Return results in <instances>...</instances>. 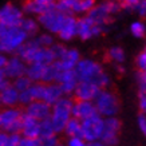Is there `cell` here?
Segmentation results:
<instances>
[{
	"label": "cell",
	"mask_w": 146,
	"mask_h": 146,
	"mask_svg": "<svg viewBox=\"0 0 146 146\" xmlns=\"http://www.w3.org/2000/svg\"><path fill=\"white\" fill-rule=\"evenodd\" d=\"M74 71L76 74L78 82H89V83L98 86L99 89L110 87L111 79L109 74L99 63L93 59H82L80 58V60L76 63Z\"/></svg>",
	"instance_id": "cell-1"
},
{
	"label": "cell",
	"mask_w": 146,
	"mask_h": 146,
	"mask_svg": "<svg viewBox=\"0 0 146 146\" xmlns=\"http://www.w3.org/2000/svg\"><path fill=\"white\" fill-rule=\"evenodd\" d=\"M28 36L19 26L0 24V52L13 55L24 44Z\"/></svg>",
	"instance_id": "cell-2"
},
{
	"label": "cell",
	"mask_w": 146,
	"mask_h": 146,
	"mask_svg": "<svg viewBox=\"0 0 146 146\" xmlns=\"http://www.w3.org/2000/svg\"><path fill=\"white\" fill-rule=\"evenodd\" d=\"M94 105L97 113L103 118L107 117H117L121 111V99L119 95L113 89H101L97 97L94 98Z\"/></svg>",
	"instance_id": "cell-3"
},
{
	"label": "cell",
	"mask_w": 146,
	"mask_h": 146,
	"mask_svg": "<svg viewBox=\"0 0 146 146\" xmlns=\"http://www.w3.org/2000/svg\"><path fill=\"white\" fill-rule=\"evenodd\" d=\"M72 105H74V99L71 98V95H63L51 106L50 119L52 122L56 134L63 133L66 123L72 117Z\"/></svg>",
	"instance_id": "cell-4"
},
{
	"label": "cell",
	"mask_w": 146,
	"mask_h": 146,
	"mask_svg": "<svg viewBox=\"0 0 146 146\" xmlns=\"http://www.w3.org/2000/svg\"><path fill=\"white\" fill-rule=\"evenodd\" d=\"M121 11V4L114 0H103L97 3L89 12L86 13L94 23L102 27H107L114 20V16Z\"/></svg>",
	"instance_id": "cell-5"
},
{
	"label": "cell",
	"mask_w": 146,
	"mask_h": 146,
	"mask_svg": "<svg viewBox=\"0 0 146 146\" xmlns=\"http://www.w3.org/2000/svg\"><path fill=\"white\" fill-rule=\"evenodd\" d=\"M30 91L32 94L34 101H44L52 106L54 103L60 99L64 95L62 91V87L56 83V82H51V83H44V82H34L30 87Z\"/></svg>",
	"instance_id": "cell-6"
},
{
	"label": "cell",
	"mask_w": 146,
	"mask_h": 146,
	"mask_svg": "<svg viewBox=\"0 0 146 146\" xmlns=\"http://www.w3.org/2000/svg\"><path fill=\"white\" fill-rule=\"evenodd\" d=\"M23 113V107L20 106L0 107V130H4L9 134L20 133Z\"/></svg>",
	"instance_id": "cell-7"
},
{
	"label": "cell",
	"mask_w": 146,
	"mask_h": 146,
	"mask_svg": "<svg viewBox=\"0 0 146 146\" xmlns=\"http://www.w3.org/2000/svg\"><path fill=\"white\" fill-rule=\"evenodd\" d=\"M68 13H64L54 5L52 8H50L48 11L40 13L39 16H36L38 22H39V26L44 30V31L52 34V35H56L60 27H62L63 22Z\"/></svg>",
	"instance_id": "cell-8"
},
{
	"label": "cell",
	"mask_w": 146,
	"mask_h": 146,
	"mask_svg": "<svg viewBox=\"0 0 146 146\" xmlns=\"http://www.w3.org/2000/svg\"><path fill=\"white\" fill-rule=\"evenodd\" d=\"M122 130V122L118 117L103 118V130L99 141L106 146H117L119 143V135Z\"/></svg>",
	"instance_id": "cell-9"
},
{
	"label": "cell",
	"mask_w": 146,
	"mask_h": 146,
	"mask_svg": "<svg viewBox=\"0 0 146 146\" xmlns=\"http://www.w3.org/2000/svg\"><path fill=\"white\" fill-rule=\"evenodd\" d=\"M106 27H102L94 23L87 15L76 19V36L80 40H90L106 32Z\"/></svg>",
	"instance_id": "cell-10"
},
{
	"label": "cell",
	"mask_w": 146,
	"mask_h": 146,
	"mask_svg": "<svg viewBox=\"0 0 146 146\" xmlns=\"http://www.w3.org/2000/svg\"><path fill=\"white\" fill-rule=\"evenodd\" d=\"M82 123V137L87 142L98 141L102 135L103 130V117L97 114L80 121Z\"/></svg>",
	"instance_id": "cell-11"
},
{
	"label": "cell",
	"mask_w": 146,
	"mask_h": 146,
	"mask_svg": "<svg viewBox=\"0 0 146 146\" xmlns=\"http://www.w3.org/2000/svg\"><path fill=\"white\" fill-rule=\"evenodd\" d=\"M23 18H24V12L18 5L12 4V3H7L3 7H0V24L19 26Z\"/></svg>",
	"instance_id": "cell-12"
},
{
	"label": "cell",
	"mask_w": 146,
	"mask_h": 146,
	"mask_svg": "<svg viewBox=\"0 0 146 146\" xmlns=\"http://www.w3.org/2000/svg\"><path fill=\"white\" fill-rule=\"evenodd\" d=\"M26 70H27V63L24 62L19 55H16V54L8 56L7 63H5L4 68H3L5 76H7L9 80L15 79V78H18V76H20V75H24V74H26Z\"/></svg>",
	"instance_id": "cell-13"
},
{
	"label": "cell",
	"mask_w": 146,
	"mask_h": 146,
	"mask_svg": "<svg viewBox=\"0 0 146 146\" xmlns=\"http://www.w3.org/2000/svg\"><path fill=\"white\" fill-rule=\"evenodd\" d=\"M23 111H24V114L30 115V117H32V118H35L38 121H42L50 117V114H51V105L46 103L44 101L35 99L31 103H28L27 106H24Z\"/></svg>",
	"instance_id": "cell-14"
},
{
	"label": "cell",
	"mask_w": 146,
	"mask_h": 146,
	"mask_svg": "<svg viewBox=\"0 0 146 146\" xmlns=\"http://www.w3.org/2000/svg\"><path fill=\"white\" fill-rule=\"evenodd\" d=\"M55 82L62 87L64 95H72L76 84H78V78H76L74 70H60Z\"/></svg>",
	"instance_id": "cell-15"
},
{
	"label": "cell",
	"mask_w": 146,
	"mask_h": 146,
	"mask_svg": "<svg viewBox=\"0 0 146 146\" xmlns=\"http://www.w3.org/2000/svg\"><path fill=\"white\" fill-rule=\"evenodd\" d=\"M99 87L89 82H78L75 90L72 93V97L75 101H94L99 93Z\"/></svg>",
	"instance_id": "cell-16"
},
{
	"label": "cell",
	"mask_w": 146,
	"mask_h": 146,
	"mask_svg": "<svg viewBox=\"0 0 146 146\" xmlns=\"http://www.w3.org/2000/svg\"><path fill=\"white\" fill-rule=\"evenodd\" d=\"M56 36L62 42H70L74 38H76V18L75 15L72 13H68L63 22L62 27L59 32L56 34Z\"/></svg>",
	"instance_id": "cell-17"
},
{
	"label": "cell",
	"mask_w": 146,
	"mask_h": 146,
	"mask_svg": "<svg viewBox=\"0 0 146 146\" xmlns=\"http://www.w3.org/2000/svg\"><path fill=\"white\" fill-rule=\"evenodd\" d=\"M97 114V109L93 101H75L72 105V117H75L78 119H84L89 118L91 115Z\"/></svg>",
	"instance_id": "cell-18"
},
{
	"label": "cell",
	"mask_w": 146,
	"mask_h": 146,
	"mask_svg": "<svg viewBox=\"0 0 146 146\" xmlns=\"http://www.w3.org/2000/svg\"><path fill=\"white\" fill-rule=\"evenodd\" d=\"M55 4H48L43 0H26L22 5V9L24 15L28 16H39L40 13L48 11L50 8H52Z\"/></svg>",
	"instance_id": "cell-19"
},
{
	"label": "cell",
	"mask_w": 146,
	"mask_h": 146,
	"mask_svg": "<svg viewBox=\"0 0 146 146\" xmlns=\"http://www.w3.org/2000/svg\"><path fill=\"white\" fill-rule=\"evenodd\" d=\"M20 134L27 138H39V121L23 113Z\"/></svg>",
	"instance_id": "cell-20"
},
{
	"label": "cell",
	"mask_w": 146,
	"mask_h": 146,
	"mask_svg": "<svg viewBox=\"0 0 146 146\" xmlns=\"http://www.w3.org/2000/svg\"><path fill=\"white\" fill-rule=\"evenodd\" d=\"M80 60V52L76 48H67L59 60H55L60 70H74L76 63Z\"/></svg>",
	"instance_id": "cell-21"
},
{
	"label": "cell",
	"mask_w": 146,
	"mask_h": 146,
	"mask_svg": "<svg viewBox=\"0 0 146 146\" xmlns=\"http://www.w3.org/2000/svg\"><path fill=\"white\" fill-rule=\"evenodd\" d=\"M39 47H40V46H39V43L36 42L35 38H28V39L24 42V44H23L22 47L18 50L16 55H19V56L22 58L23 60L28 64V63L32 62L34 55H35V52L38 51V48H39Z\"/></svg>",
	"instance_id": "cell-22"
},
{
	"label": "cell",
	"mask_w": 146,
	"mask_h": 146,
	"mask_svg": "<svg viewBox=\"0 0 146 146\" xmlns=\"http://www.w3.org/2000/svg\"><path fill=\"white\" fill-rule=\"evenodd\" d=\"M0 99H1V106L4 107L19 106V91L13 87L12 83H9L0 91Z\"/></svg>",
	"instance_id": "cell-23"
},
{
	"label": "cell",
	"mask_w": 146,
	"mask_h": 146,
	"mask_svg": "<svg viewBox=\"0 0 146 146\" xmlns=\"http://www.w3.org/2000/svg\"><path fill=\"white\" fill-rule=\"evenodd\" d=\"M47 66L48 64H43V63H28L26 70V75L32 82H43Z\"/></svg>",
	"instance_id": "cell-24"
},
{
	"label": "cell",
	"mask_w": 146,
	"mask_h": 146,
	"mask_svg": "<svg viewBox=\"0 0 146 146\" xmlns=\"http://www.w3.org/2000/svg\"><path fill=\"white\" fill-rule=\"evenodd\" d=\"M19 27L26 32L28 38L36 36L39 34V30H40L39 22H38V19H35L34 16H24V18L22 19L20 24H19Z\"/></svg>",
	"instance_id": "cell-25"
},
{
	"label": "cell",
	"mask_w": 146,
	"mask_h": 146,
	"mask_svg": "<svg viewBox=\"0 0 146 146\" xmlns=\"http://www.w3.org/2000/svg\"><path fill=\"white\" fill-rule=\"evenodd\" d=\"M63 133L66 137H75V135H79L82 137V123H80V119L75 118V117H71L68 122L66 123L64 129H63Z\"/></svg>",
	"instance_id": "cell-26"
},
{
	"label": "cell",
	"mask_w": 146,
	"mask_h": 146,
	"mask_svg": "<svg viewBox=\"0 0 146 146\" xmlns=\"http://www.w3.org/2000/svg\"><path fill=\"white\" fill-rule=\"evenodd\" d=\"M106 56L114 64H122L125 62V51L122 47H118V46L110 47V48L107 50Z\"/></svg>",
	"instance_id": "cell-27"
},
{
	"label": "cell",
	"mask_w": 146,
	"mask_h": 146,
	"mask_svg": "<svg viewBox=\"0 0 146 146\" xmlns=\"http://www.w3.org/2000/svg\"><path fill=\"white\" fill-rule=\"evenodd\" d=\"M95 4L97 0H78L72 9V15H86Z\"/></svg>",
	"instance_id": "cell-28"
},
{
	"label": "cell",
	"mask_w": 146,
	"mask_h": 146,
	"mask_svg": "<svg viewBox=\"0 0 146 146\" xmlns=\"http://www.w3.org/2000/svg\"><path fill=\"white\" fill-rule=\"evenodd\" d=\"M54 134L56 133H55V129H54L50 117L46 118V119L39 121V138L50 137V135H54Z\"/></svg>",
	"instance_id": "cell-29"
},
{
	"label": "cell",
	"mask_w": 146,
	"mask_h": 146,
	"mask_svg": "<svg viewBox=\"0 0 146 146\" xmlns=\"http://www.w3.org/2000/svg\"><path fill=\"white\" fill-rule=\"evenodd\" d=\"M32 83H34V82H32V80L30 79L26 74H24V75L18 76V78H15V79H12L13 87L18 90L19 93H20V91H24V90H27V89H30Z\"/></svg>",
	"instance_id": "cell-30"
},
{
	"label": "cell",
	"mask_w": 146,
	"mask_h": 146,
	"mask_svg": "<svg viewBox=\"0 0 146 146\" xmlns=\"http://www.w3.org/2000/svg\"><path fill=\"white\" fill-rule=\"evenodd\" d=\"M36 39V42L39 43L40 47H51V46L55 43V38H54L52 34H50V32H42V34H38L36 36H34Z\"/></svg>",
	"instance_id": "cell-31"
},
{
	"label": "cell",
	"mask_w": 146,
	"mask_h": 146,
	"mask_svg": "<svg viewBox=\"0 0 146 146\" xmlns=\"http://www.w3.org/2000/svg\"><path fill=\"white\" fill-rule=\"evenodd\" d=\"M130 32L135 38H145L146 36V24L142 20H137L130 24Z\"/></svg>",
	"instance_id": "cell-32"
},
{
	"label": "cell",
	"mask_w": 146,
	"mask_h": 146,
	"mask_svg": "<svg viewBox=\"0 0 146 146\" xmlns=\"http://www.w3.org/2000/svg\"><path fill=\"white\" fill-rule=\"evenodd\" d=\"M76 1L78 0H56L55 7L64 13H72V9L75 7Z\"/></svg>",
	"instance_id": "cell-33"
},
{
	"label": "cell",
	"mask_w": 146,
	"mask_h": 146,
	"mask_svg": "<svg viewBox=\"0 0 146 146\" xmlns=\"http://www.w3.org/2000/svg\"><path fill=\"white\" fill-rule=\"evenodd\" d=\"M138 107L139 113L146 114V84H138Z\"/></svg>",
	"instance_id": "cell-34"
},
{
	"label": "cell",
	"mask_w": 146,
	"mask_h": 146,
	"mask_svg": "<svg viewBox=\"0 0 146 146\" xmlns=\"http://www.w3.org/2000/svg\"><path fill=\"white\" fill-rule=\"evenodd\" d=\"M50 50H51L55 60H59V59L64 55V52L67 51V47L64 44H62V43H56V42H55V43L50 47Z\"/></svg>",
	"instance_id": "cell-35"
},
{
	"label": "cell",
	"mask_w": 146,
	"mask_h": 146,
	"mask_svg": "<svg viewBox=\"0 0 146 146\" xmlns=\"http://www.w3.org/2000/svg\"><path fill=\"white\" fill-rule=\"evenodd\" d=\"M86 145H87V141L83 137H79V135L67 137L66 142H64V146H86Z\"/></svg>",
	"instance_id": "cell-36"
},
{
	"label": "cell",
	"mask_w": 146,
	"mask_h": 146,
	"mask_svg": "<svg viewBox=\"0 0 146 146\" xmlns=\"http://www.w3.org/2000/svg\"><path fill=\"white\" fill-rule=\"evenodd\" d=\"M135 66L138 71H146V48L137 55L135 58Z\"/></svg>",
	"instance_id": "cell-37"
},
{
	"label": "cell",
	"mask_w": 146,
	"mask_h": 146,
	"mask_svg": "<svg viewBox=\"0 0 146 146\" xmlns=\"http://www.w3.org/2000/svg\"><path fill=\"white\" fill-rule=\"evenodd\" d=\"M139 0H123L121 3V9H123L126 12H134Z\"/></svg>",
	"instance_id": "cell-38"
},
{
	"label": "cell",
	"mask_w": 146,
	"mask_h": 146,
	"mask_svg": "<svg viewBox=\"0 0 146 146\" xmlns=\"http://www.w3.org/2000/svg\"><path fill=\"white\" fill-rule=\"evenodd\" d=\"M40 142H42V146H56L60 141L58 138V134H54V135H50V137L40 138Z\"/></svg>",
	"instance_id": "cell-39"
},
{
	"label": "cell",
	"mask_w": 146,
	"mask_h": 146,
	"mask_svg": "<svg viewBox=\"0 0 146 146\" xmlns=\"http://www.w3.org/2000/svg\"><path fill=\"white\" fill-rule=\"evenodd\" d=\"M19 146H42L40 138H27V137H22Z\"/></svg>",
	"instance_id": "cell-40"
},
{
	"label": "cell",
	"mask_w": 146,
	"mask_h": 146,
	"mask_svg": "<svg viewBox=\"0 0 146 146\" xmlns=\"http://www.w3.org/2000/svg\"><path fill=\"white\" fill-rule=\"evenodd\" d=\"M20 139H22V134L20 133H11L8 135V141H7V143L3 145V146H19Z\"/></svg>",
	"instance_id": "cell-41"
},
{
	"label": "cell",
	"mask_w": 146,
	"mask_h": 146,
	"mask_svg": "<svg viewBox=\"0 0 146 146\" xmlns=\"http://www.w3.org/2000/svg\"><path fill=\"white\" fill-rule=\"evenodd\" d=\"M137 123H138L139 130H141V133L143 134V137L146 138V114L145 113H139V114H138Z\"/></svg>",
	"instance_id": "cell-42"
},
{
	"label": "cell",
	"mask_w": 146,
	"mask_h": 146,
	"mask_svg": "<svg viewBox=\"0 0 146 146\" xmlns=\"http://www.w3.org/2000/svg\"><path fill=\"white\" fill-rule=\"evenodd\" d=\"M134 12H137V15L141 19H146V0H139L138 1Z\"/></svg>",
	"instance_id": "cell-43"
},
{
	"label": "cell",
	"mask_w": 146,
	"mask_h": 146,
	"mask_svg": "<svg viewBox=\"0 0 146 146\" xmlns=\"http://www.w3.org/2000/svg\"><path fill=\"white\" fill-rule=\"evenodd\" d=\"M9 84V79L5 76V74H4V71L3 70H0V91L4 89L5 86H8Z\"/></svg>",
	"instance_id": "cell-44"
},
{
	"label": "cell",
	"mask_w": 146,
	"mask_h": 146,
	"mask_svg": "<svg viewBox=\"0 0 146 146\" xmlns=\"http://www.w3.org/2000/svg\"><path fill=\"white\" fill-rule=\"evenodd\" d=\"M138 84H146V71H137Z\"/></svg>",
	"instance_id": "cell-45"
},
{
	"label": "cell",
	"mask_w": 146,
	"mask_h": 146,
	"mask_svg": "<svg viewBox=\"0 0 146 146\" xmlns=\"http://www.w3.org/2000/svg\"><path fill=\"white\" fill-rule=\"evenodd\" d=\"M8 135L9 134L7 133V131H4V130H0V146H3L7 143V141H8Z\"/></svg>",
	"instance_id": "cell-46"
},
{
	"label": "cell",
	"mask_w": 146,
	"mask_h": 146,
	"mask_svg": "<svg viewBox=\"0 0 146 146\" xmlns=\"http://www.w3.org/2000/svg\"><path fill=\"white\" fill-rule=\"evenodd\" d=\"M7 59H8V56L5 55V54L0 52V70H3L5 66V63H7Z\"/></svg>",
	"instance_id": "cell-47"
},
{
	"label": "cell",
	"mask_w": 146,
	"mask_h": 146,
	"mask_svg": "<svg viewBox=\"0 0 146 146\" xmlns=\"http://www.w3.org/2000/svg\"><path fill=\"white\" fill-rule=\"evenodd\" d=\"M86 146H106V145H105V143H103L102 141H99V139H98V141L87 142V145H86Z\"/></svg>",
	"instance_id": "cell-48"
},
{
	"label": "cell",
	"mask_w": 146,
	"mask_h": 146,
	"mask_svg": "<svg viewBox=\"0 0 146 146\" xmlns=\"http://www.w3.org/2000/svg\"><path fill=\"white\" fill-rule=\"evenodd\" d=\"M114 1H117V3H119V4H121V3H122L123 0H114Z\"/></svg>",
	"instance_id": "cell-49"
},
{
	"label": "cell",
	"mask_w": 146,
	"mask_h": 146,
	"mask_svg": "<svg viewBox=\"0 0 146 146\" xmlns=\"http://www.w3.org/2000/svg\"><path fill=\"white\" fill-rule=\"evenodd\" d=\"M0 107H3V106H1V99H0Z\"/></svg>",
	"instance_id": "cell-50"
}]
</instances>
